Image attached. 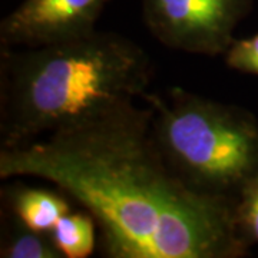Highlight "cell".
Wrapping results in <instances>:
<instances>
[{"mask_svg":"<svg viewBox=\"0 0 258 258\" xmlns=\"http://www.w3.org/2000/svg\"><path fill=\"white\" fill-rule=\"evenodd\" d=\"M53 184L99 230L109 258H244L234 201L176 175L152 135V109L122 102L30 144L0 149V178Z\"/></svg>","mask_w":258,"mask_h":258,"instance_id":"cell-1","label":"cell"},{"mask_svg":"<svg viewBox=\"0 0 258 258\" xmlns=\"http://www.w3.org/2000/svg\"><path fill=\"white\" fill-rule=\"evenodd\" d=\"M152 66L128 37L98 32L0 46V149L18 148L148 92Z\"/></svg>","mask_w":258,"mask_h":258,"instance_id":"cell-2","label":"cell"},{"mask_svg":"<svg viewBox=\"0 0 258 258\" xmlns=\"http://www.w3.org/2000/svg\"><path fill=\"white\" fill-rule=\"evenodd\" d=\"M142 99L152 109V135L176 175L198 192L235 203L258 171L257 118L181 86Z\"/></svg>","mask_w":258,"mask_h":258,"instance_id":"cell-3","label":"cell"},{"mask_svg":"<svg viewBox=\"0 0 258 258\" xmlns=\"http://www.w3.org/2000/svg\"><path fill=\"white\" fill-rule=\"evenodd\" d=\"M252 0H142L151 35L164 46L204 56L224 55Z\"/></svg>","mask_w":258,"mask_h":258,"instance_id":"cell-4","label":"cell"},{"mask_svg":"<svg viewBox=\"0 0 258 258\" xmlns=\"http://www.w3.org/2000/svg\"><path fill=\"white\" fill-rule=\"evenodd\" d=\"M111 0H23L0 22V46L33 47L88 36Z\"/></svg>","mask_w":258,"mask_h":258,"instance_id":"cell-5","label":"cell"},{"mask_svg":"<svg viewBox=\"0 0 258 258\" xmlns=\"http://www.w3.org/2000/svg\"><path fill=\"white\" fill-rule=\"evenodd\" d=\"M6 208L32 230L50 234L57 220L71 211L69 198L60 189L10 185L2 191Z\"/></svg>","mask_w":258,"mask_h":258,"instance_id":"cell-6","label":"cell"},{"mask_svg":"<svg viewBox=\"0 0 258 258\" xmlns=\"http://www.w3.org/2000/svg\"><path fill=\"white\" fill-rule=\"evenodd\" d=\"M6 227L2 235V258H64L57 249L50 234L26 227L6 208Z\"/></svg>","mask_w":258,"mask_h":258,"instance_id":"cell-7","label":"cell"},{"mask_svg":"<svg viewBox=\"0 0 258 258\" xmlns=\"http://www.w3.org/2000/svg\"><path fill=\"white\" fill-rule=\"evenodd\" d=\"M96 222L86 211L62 215L50 231V237L64 258H88L96 247Z\"/></svg>","mask_w":258,"mask_h":258,"instance_id":"cell-8","label":"cell"},{"mask_svg":"<svg viewBox=\"0 0 258 258\" xmlns=\"http://www.w3.org/2000/svg\"><path fill=\"white\" fill-rule=\"evenodd\" d=\"M235 220L251 245L258 244V171L249 176L235 198Z\"/></svg>","mask_w":258,"mask_h":258,"instance_id":"cell-9","label":"cell"},{"mask_svg":"<svg viewBox=\"0 0 258 258\" xmlns=\"http://www.w3.org/2000/svg\"><path fill=\"white\" fill-rule=\"evenodd\" d=\"M224 57L231 69L258 76V33L245 39H234Z\"/></svg>","mask_w":258,"mask_h":258,"instance_id":"cell-10","label":"cell"}]
</instances>
